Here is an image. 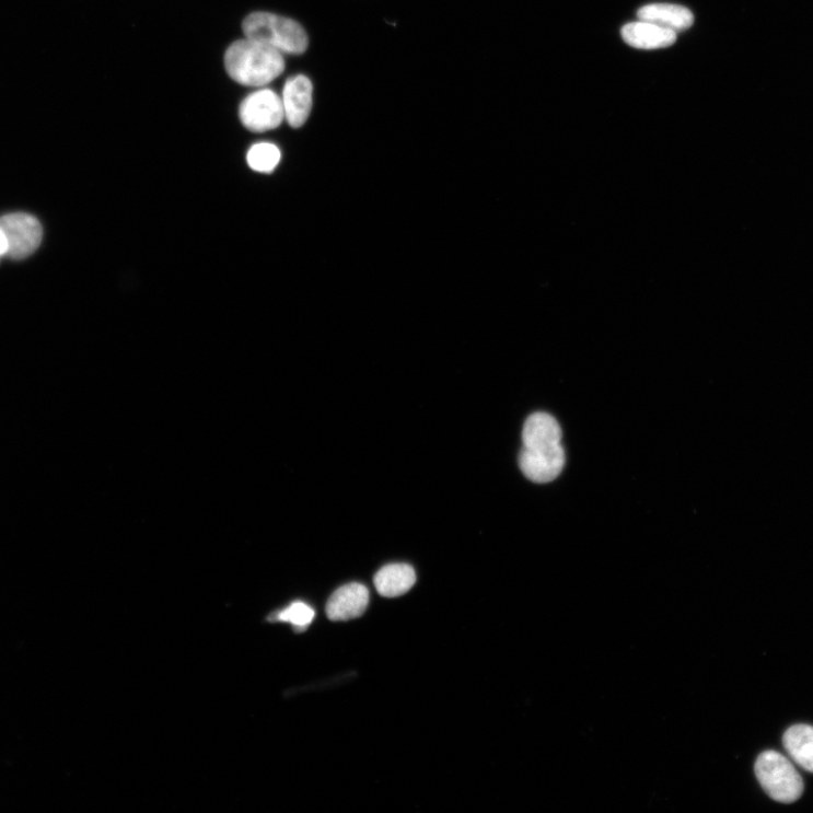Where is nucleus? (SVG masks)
Here are the masks:
<instances>
[{
    "label": "nucleus",
    "instance_id": "4",
    "mask_svg": "<svg viewBox=\"0 0 813 813\" xmlns=\"http://www.w3.org/2000/svg\"><path fill=\"white\" fill-rule=\"evenodd\" d=\"M759 783L775 801L793 803L800 799L804 786L800 774L789 759L780 753H763L755 765Z\"/></svg>",
    "mask_w": 813,
    "mask_h": 813
},
{
    "label": "nucleus",
    "instance_id": "15",
    "mask_svg": "<svg viewBox=\"0 0 813 813\" xmlns=\"http://www.w3.org/2000/svg\"><path fill=\"white\" fill-rule=\"evenodd\" d=\"M8 252H9L8 239L2 228H0V257H7Z\"/></svg>",
    "mask_w": 813,
    "mask_h": 813
},
{
    "label": "nucleus",
    "instance_id": "6",
    "mask_svg": "<svg viewBox=\"0 0 813 813\" xmlns=\"http://www.w3.org/2000/svg\"><path fill=\"white\" fill-rule=\"evenodd\" d=\"M0 228L4 231L9 252L7 257L13 260H23L38 251L43 241V227L34 217L26 213L8 214L0 219Z\"/></svg>",
    "mask_w": 813,
    "mask_h": 813
},
{
    "label": "nucleus",
    "instance_id": "13",
    "mask_svg": "<svg viewBox=\"0 0 813 813\" xmlns=\"http://www.w3.org/2000/svg\"><path fill=\"white\" fill-rule=\"evenodd\" d=\"M281 160L279 149L271 143H259L254 146L247 152L246 161L249 166L257 172H272Z\"/></svg>",
    "mask_w": 813,
    "mask_h": 813
},
{
    "label": "nucleus",
    "instance_id": "2",
    "mask_svg": "<svg viewBox=\"0 0 813 813\" xmlns=\"http://www.w3.org/2000/svg\"><path fill=\"white\" fill-rule=\"evenodd\" d=\"M230 78L245 86H265L286 69L282 54L257 42L245 39L233 44L225 54Z\"/></svg>",
    "mask_w": 813,
    "mask_h": 813
},
{
    "label": "nucleus",
    "instance_id": "14",
    "mask_svg": "<svg viewBox=\"0 0 813 813\" xmlns=\"http://www.w3.org/2000/svg\"><path fill=\"white\" fill-rule=\"evenodd\" d=\"M314 617V611L306 604L301 603V601H298V603L292 604L277 615L278 620L293 625L297 631L305 630Z\"/></svg>",
    "mask_w": 813,
    "mask_h": 813
},
{
    "label": "nucleus",
    "instance_id": "10",
    "mask_svg": "<svg viewBox=\"0 0 813 813\" xmlns=\"http://www.w3.org/2000/svg\"><path fill=\"white\" fill-rule=\"evenodd\" d=\"M638 18L663 28L680 33L694 24L693 13L681 5L650 4L639 10Z\"/></svg>",
    "mask_w": 813,
    "mask_h": 813
},
{
    "label": "nucleus",
    "instance_id": "7",
    "mask_svg": "<svg viewBox=\"0 0 813 813\" xmlns=\"http://www.w3.org/2000/svg\"><path fill=\"white\" fill-rule=\"evenodd\" d=\"M370 593L360 583H349L339 588L327 604V616L334 622H346L361 617L368 609Z\"/></svg>",
    "mask_w": 813,
    "mask_h": 813
},
{
    "label": "nucleus",
    "instance_id": "9",
    "mask_svg": "<svg viewBox=\"0 0 813 813\" xmlns=\"http://www.w3.org/2000/svg\"><path fill=\"white\" fill-rule=\"evenodd\" d=\"M624 42L632 48L657 50L673 46L678 34L647 21L626 24L622 28Z\"/></svg>",
    "mask_w": 813,
    "mask_h": 813
},
{
    "label": "nucleus",
    "instance_id": "11",
    "mask_svg": "<svg viewBox=\"0 0 813 813\" xmlns=\"http://www.w3.org/2000/svg\"><path fill=\"white\" fill-rule=\"evenodd\" d=\"M416 583L415 570L408 564H391L374 577L376 591L385 597L406 594Z\"/></svg>",
    "mask_w": 813,
    "mask_h": 813
},
{
    "label": "nucleus",
    "instance_id": "8",
    "mask_svg": "<svg viewBox=\"0 0 813 813\" xmlns=\"http://www.w3.org/2000/svg\"><path fill=\"white\" fill-rule=\"evenodd\" d=\"M312 94V83L306 77L299 76L287 82L281 102L286 119L293 128L302 127L310 117Z\"/></svg>",
    "mask_w": 813,
    "mask_h": 813
},
{
    "label": "nucleus",
    "instance_id": "1",
    "mask_svg": "<svg viewBox=\"0 0 813 813\" xmlns=\"http://www.w3.org/2000/svg\"><path fill=\"white\" fill-rule=\"evenodd\" d=\"M560 441L559 423L549 414L536 413L526 419L519 465L527 479L547 484L560 475L565 466V452Z\"/></svg>",
    "mask_w": 813,
    "mask_h": 813
},
{
    "label": "nucleus",
    "instance_id": "12",
    "mask_svg": "<svg viewBox=\"0 0 813 813\" xmlns=\"http://www.w3.org/2000/svg\"><path fill=\"white\" fill-rule=\"evenodd\" d=\"M783 741L791 758L805 770L813 773V727L794 725L786 732Z\"/></svg>",
    "mask_w": 813,
    "mask_h": 813
},
{
    "label": "nucleus",
    "instance_id": "3",
    "mask_svg": "<svg viewBox=\"0 0 813 813\" xmlns=\"http://www.w3.org/2000/svg\"><path fill=\"white\" fill-rule=\"evenodd\" d=\"M246 39L281 54L301 55L309 46L307 34L295 21L270 13H254L242 24Z\"/></svg>",
    "mask_w": 813,
    "mask_h": 813
},
{
    "label": "nucleus",
    "instance_id": "5",
    "mask_svg": "<svg viewBox=\"0 0 813 813\" xmlns=\"http://www.w3.org/2000/svg\"><path fill=\"white\" fill-rule=\"evenodd\" d=\"M240 119L246 129L265 132L286 119L281 98L271 90H260L245 97L240 105Z\"/></svg>",
    "mask_w": 813,
    "mask_h": 813
}]
</instances>
